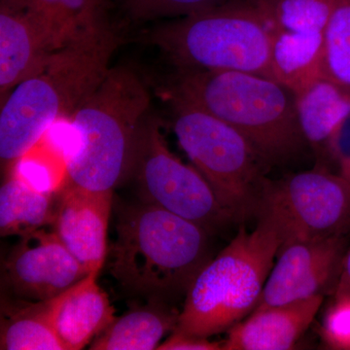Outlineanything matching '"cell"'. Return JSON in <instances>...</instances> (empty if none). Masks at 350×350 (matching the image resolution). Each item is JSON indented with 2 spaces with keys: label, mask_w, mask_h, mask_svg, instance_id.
<instances>
[{
  "label": "cell",
  "mask_w": 350,
  "mask_h": 350,
  "mask_svg": "<svg viewBox=\"0 0 350 350\" xmlns=\"http://www.w3.org/2000/svg\"><path fill=\"white\" fill-rule=\"evenodd\" d=\"M120 43L113 24L75 39L1 103L0 159L10 169L59 120L70 118L103 81Z\"/></svg>",
  "instance_id": "obj_1"
},
{
  "label": "cell",
  "mask_w": 350,
  "mask_h": 350,
  "mask_svg": "<svg viewBox=\"0 0 350 350\" xmlns=\"http://www.w3.org/2000/svg\"><path fill=\"white\" fill-rule=\"evenodd\" d=\"M206 228L153 204L126 207L116 223L109 271L126 293L149 301L185 296L211 261Z\"/></svg>",
  "instance_id": "obj_2"
},
{
  "label": "cell",
  "mask_w": 350,
  "mask_h": 350,
  "mask_svg": "<svg viewBox=\"0 0 350 350\" xmlns=\"http://www.w3.org/2000/svg\"><path fill=\"white\" fill-rule=\"evenodd\" d=\"M163 93L234 126L269 165L293 158L308 145L299 125L293 92L264 76L174 68Z\"/></svg>",
  "instance_id": "obj_3"
},
{
  "label": "cell",
  "mask_w": 350,
  "mask_h": 350,
  "mask_svg": "<svg viewBox=\"0 0 350 350\" xmlns=\"http://www.w3.org/2000/svg\"><path fill=\"white\" fill-rule=\"evenodd\" d=\"M150 103V94L135 71L110 68L69 118L79 146L68 162V183L113 192L125 181Z\"/></svg>",
  "instance_id": "obj_4"
},
{
  "label": "cell",
  "mask_w": 350,
  "mask_h": 350,
  "mask_svg": "<svg viewBox=\"0 0 350 350\" xmlns=\"http://www.w3.org/2000/svg\"><path fill=\"white\" fill-rule=\"evenodd\" d=\"M282 243L269 219L258 217L250 232L241 226L231 243L196 276L174 331L209 338L229 331L250 314Z\"/></svg>",
  "instance_id": "obj_5"
},
{
  "label": "cell",
  "mask_w": 350,
  "mask_h": 350,
  "mask_svg": "<svg viewBox=\"0 0 350 350\" xmlns=\"http://www.w3.org/2000/svg\"><path fill=\"white\" fill-rule=\"evenodd\" d=\"M174 68L236 70L273 79L271 38L252 0H232L145 33Z\"/></svg>",
  "instance_id": "obj_6"
},
{
  "label": "cell",
  "mask_w": 350,
  "mask_h": 350,
  "mask_svg": "<svg viewBox=\"0 0 350 350\" xmlns=\"http://www.w3.org/2000/svg\"><path fill=\"white\" fill-rule=\"evenodd\" d=\"M167 100L179 144L221 204L236 222L256 215L269 163L234 126L185 101Z\"/></svg>",
  "instance_id": "obj_7"
},
{
  "label": "cell",
  "mask_w": 350,
  "mask_h": 350,
  "mask_svg": "<svg viewBox=\"0 0 350 350\" xmlns=\"http://www.w3.org/2000/svg\"><path fill=\"white\" fill-rule=\"evenodd\" d=\"M130 176L142 202L153 204L213 232L236 222L194 165L170 151L161 122L149 114L138 135Z\"/></svg>",
  "instance_id": "obj_8"
},
{
  "label": "cell",
  "mask_w": 350,
  "mask_h": 350,
  "mask_svg": "<svg viewBox=\"0 0 350 350\" xmlns=\"http://www.w3.org/2000/svg\"><path fill=\"white\" fill-rule=\"evenodd\" d=\"M256 216L278 228L283 243L345 236L350 230V182L320 165L269 180Z\"/></svg>",
  "instance_id": "obj_9"
},
{
  "label": "cell",
  "mask_w": 350,
  "mask_h": 350,
  "mask_svg": "<svg viewBox=\"0 0 350 350\" xmlns=\"http://www.w3.org/2000/svg\"><path fill=\"white\" fill-rule=\"evenodd\" d=\"M20 238L2 265L4 296L31 303L48 301L89 275L53 228Z\"/></svg>",
  "instance_id": "obj_10"
},
{
  "label": "cell",
  "mask_w": 350,
  "mask_h": 350,
  "mask_svg": "<svg viewBox=\"0 0 350 350\" xmlns=\"http://www.w3.org/2000/svg\"><path fill=\"white\" fill-rule=\"evenodd\" d=\"M347 250L345 236L283 243L253 312L335 290Z\"/></svg>",
  "instance_id": "obj_11"
},
{
  "label": "cell",
  "mask_w": 350,
  "mask_h": 350,
  "mask_svg": "<svg viewBox=\"0 0 350 350\" xmlns=\"http://www.w3.org/2000/svg\"><path fill=\"white\" fill-rule=\"evenodd\" d=\"M66 44L34 0H0L1 103L21 82L45 68Z\"/></svg>",
  "instance_id": "obj_12"
},
{
  "label": "cell",
  "mask_w": 350,
  "mask_h": 350,
  "mask_svg": "<svg viewBox=\"0 0 350 350\" xmlns=\"http://www.w3.org/2000/svg\"><path fill=\"white\" fill-rule=\"evenodd\" d=\"M57 195L53 229L90 273H100L107 260L113 192L68 183Z\"/></svg>",
  "instance_id": "obj_13"
},
{
  "label": "cell",
  "mask_w": 350,
  "mask_h": 350,
  "mask_svg": "<svg viewBox=\"0 0 350 350\" xmlns=\"http://www.w3.org/2000/svg\"><path fill=\"white\" fill-rule=\"evenodd\" d=\"M91 273L48 301L51 322L64 350L84 349L116 319L107 294Z\"/></svg>",
  "instance_id": "obj_14"
},
{
  "label": "cell",
  "mask_w": 350,
  "mask_h": 350,
  "mask_svg": "<svg viewBox=\"0 0 350 350\" xmlns=\"http://www.w3.org/2000/svg\"><path fill=\"white\" fill-rule=\"evenodd\" d=\"M324 301L323 295L250 313L228 331L223 350H287L312 323Z\"/></svg>",
  "instance_id": "obj_15"
},
{
  "label": "cell",
  "mask_w": 350,
  "mask_h": 350,
  "mask_svg": "<svg viewBox=\"0 0 350 350\" xmlns=\"http://www.w3.org/2000/svg\"><path fill=\"white\" fill-rule=\"evenodd\" d=\"M297 117L308 146L325 154L334 131L350 113V89L319 77L295 93Z\"/></svg>",
  "instance_id": "obj_16"
},
{
  "label": "cell",
  "mask_w": 350,
  "mask_h": 350,
  "mask_svg": "<svg viewBox=\"0 0 350 350\" xmlns=\"http://www.w3.org/2000/svg\"><path fill=\"white\" fill-rule=\"evenodd\" d=\"M176 313L163 301H149L114 321L92 342V350H153L178 321Z\"/></svg>",
  "instance_id": "obj_17"
},
{
  "label": "cell",
  "mask_w": 350,
  "mask_h": 350,
  "mask_svg": "<svg viewBox=\"0 0 350 350\" xmlns=\"http://www.w3.org/2000/svg\"><path fill=\"white\" fill-rule=\"evenodd\" d=\"M271 38V73L275 81L300 91L321 77L324 34L269 32Z\"/></svg>",
  "instance_id": "obj_18"
},
{
  "label": "cell",
  "mask_w": 350,
  "mask_h": 350,
  "mask_svg": "<svg viewBox=\"0 0 350 350\" xmlns=\"http://www.w3.org/2000/svg\"><path fill=\"white\" fill-rule=\"evenodd\" d=\"M0 349L64 350L51 322L48 301L2 298Z\"/></svg>",
  "instance_id": "obj_19"
},
{
  "label": "cell",
  "mask_w": 350,
  "mask_h": 350,
  "mask_svg": "<svg viewBox=\"0 0 350 350\" xmlns=\"http://www.w3.org/2000/svg\"><path fill=\"white\" fill-rule=\"evenodd\" d=\"M55 195L39 193L13 175L0 189V234L23 237L52 225Z\"/></svg>",
  "instance_id": "obj_20"
},
{
  "label": "cell",
  "mask_w": 350,
  "mask_h": 350,
  "mask_svg": "<svg viewBox=\"0 0 350 350\" xmlns=\"http://www.w3.org/2000/svg\"><path fill=\"white\" fill-rule=\"evenodd\" d=\"M269 32L324 34L330 0H252Z\"/></svg>",
  "instance_id": "obj_21"
},
{
  "label": "cell",
  "mask_w": 350,
  "mask_h": 350,
  "mask_svg": "<svg viewBox=\"0 0 350 350\" xmlns=\"http://www.w3.org/2000/svg\"><path fill=\"white\" fill-rule=\"evenodd\" d=\"M66 43L111 25V0H34Z\"/></svg>",
  "instance_id": "obj_22"
},
{
  "label": "cell",
  "mask_w": 350,
  "mask_h": 350,
  "mask_svg": "<svg viewBox=\"0 0 350 350\" xmlns=\"http://www.w3.org/2000/svg\"><path fill=\"white\" fill-rule=\"evenodd\" d=\"M9 172L42 194H59L68 182L66 161L42 139L18 159Z\"/></svg>",
  "instance_id": "obj_23"
},
{
  "label": "cell",
  "mask_w": 350,
  "mask_h": 350,
  "mask_svg": "<svg viewBox=\"0 0 350 350\" xmlns=\"http://www.w3.org/2000/svg\"><path fill=\"white\" fill-rule=\"evenodd\" d=\"M321 77L350 89V0H330Z\"/></svg>",
  "instance_id": "obj_24"
},
{
  "label": "cell",
  "mask_w": 350,
  "mask_h": 350,
  "mask_svg": "<svg viewBox=\"0 0 350 350\" xmlns=\"http://www.w3.org/2000/svg\"><path fill=\"white\" fill-rule=\"evenodd\" d=\"M131 20L146 22L167 17H185L211 10L232 0H114Z\"/></svg>",
  "instance_id": "obj_25"
},
{
  "label": "cell",
  "mask_w": 350,
  "mask_h": 350,
  "mask_svg": "<svg viewBox=\"0 0 350 350\" xmlns=\"http://www.w3.org/2000/svg\"><path fill=\"white\" fill-rule=\"evenodd\" d=\"M322 333L334 349H350V299L335 298L324 319Z\"/></svg>",
  "instance_id": "obj_26"
},
{
  "label": "cell",
  "mask_w": 350,
  "mask_h": 350,
  "mask_svg": "<svg viewBox=\"0 0 350 350\" xmlns=\"http://www.w3.org/2000/svg\"><path fill=\"white\" fill-rule=\"evenodd\" d=\"M326 155L337 165L338 174L350 182V113L334 131Z\"/></svg>",
  "instance_id": "obj_27"
},
{
  "label": "cell",
  "mask_w": 350,
  "mask_h": 350,
  "mask_svg": "<svg viewBox=\"0 0 350 350\" xmlns=\"http://www.w3.org/2000/svg\"><path fill=\"white\" fill-rule=\"evenodd\" d=\"M159 350H223V342H211L207 338L186 335L174 331L167 340L159 345Z\"/></svg>",
  "instance_id": "obj_28"
},
{
  "label": "cell",
  "mask_w": 350,
  "mask_h": 350,
  "mask_svg": "<svg viewBox=\"0 0 350 350\" xmlns=\"http://www.w3.org/2000/svg\"><path fill=\"white\" fill-rule=\"evenodd\" d=\"M334 292H335V298L350 299V247L345 252L340 275Z\"/></svg>",
  "instance_id": "obj_29"
}]
</instances>
